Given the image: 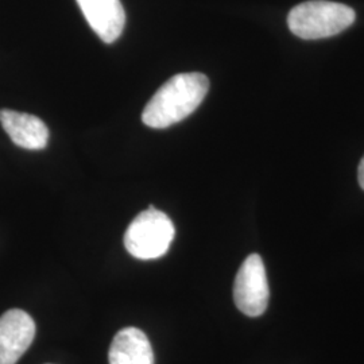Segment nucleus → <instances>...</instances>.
I'll return each mask as SVG.
<instances>
[{"label": "nucleus", "mask_w": 364, "mask_h": 364, "mask_svg": "<svg viewBox=\"0 0 364 364\" xmlns=\"http://www.w3.org/2000/svg\"><path fill=\"white\" fill-rule=\"evenodd\" d=\"M358 180H359V185L362 186L364 191V156L359 164V170H358Z\"/></svg>", "instance_id": "1a4fd4ad"}, {"label": "nucleus", "mask_w": 364, "mask_h": 364, "mask_svg": "<svg viewBox=\"0 0 364 364\" xmlns=\"http://www.w3.org/2000/svg\"><path fill=\"white\" fill-rule=\"evenodd\" d=\"M0 123L14 144L27 150L45 149L49 130L39 117L13 109L0 111Z\"/></svg>", "instance_id": "0eeeda50"}, {"label": "nucleus", "mask_w": 364, "mask_h": 364, "mask_svg": "<svg viewBox=\"0 0 364 364\" xmlns=\"http://www.w3.org/2000/svg\"><path fill=\"white\" fill-rule=\"evenodd\" d=\"M356 15L351 7L326 0L297 4L287 16L290 31L302 39L329 38L351 26Z\"/></svg>", "instance_id": "f03ea898"}, {"label": "nucleus", "mask_w": 364, "mask_h": 364, "mask_svg": "<svg viewBox=\"0 0 364 364\" xmlns=\"http://www.w3.org/2000/svg\"><path fill=\"white\" fill-rule=\"evenodd\" d=\"M36 323L21 309H10L0 316V364H16L31 346Z\"/></svg>", "instance_id": "39448f33"}, {"label": "nucleus", "mask_w": 364, "mask_h": 364, "mask_svg": "<svg viewBox=\"0 0 364 364\" xmlns=\"http://www.w3.org/2000/svg\"><path fill=\"white\" fill-rule=\"evenodd\" d=\"M269 296L264 263L258 254H251L242 263L235 278V305L248 317H258L266 311Z\"/></svg>", "instance_id": "20e7f679"}, {"label": "nucleus", "mask_w": 364, "mask_h": 364, "mask_svg": "<svg viewBox=\"0 0 364 364\" xmlns=\"http://www.w3.org/2000/svg\"><path fill=\"white\" fill-rule=\"evenodd\" d=\"M174 235L169 216L150 207L131 221L124 234V246L138 259H156L169 251Z\"/></svg>", "instance_id": "7ed1b4c3"}, {"label": "nucleus", "mask_w": 364, "mask_h": 364, "mask_svg": "<svg viewBox=\"0 0 364 364\" xmlns=\"http://www.w3.org/2000/svg\"><path fill=\"white\" fill-rule=\"evenodd\" d=\"M208 90V77L203 73L176 75L156 92L144 107V124L151 129H166L181 122L203 103Z\"/></svg>", "instance_id": "f257e3e1"}, {"label": "nucleus", "mask_w": 364, "mask_h": 364, "mask_svg": "<svg viewBox=\"0 0 364 364\" xmlns=\"http://www.w3.org/2000/svg\"><path fill=\"white\" fill-rule=\"evenodd\" d=\"M108 359L109 364H154V352L144 332L129 326L112 340Z\"/></svg>", "instance_id": "6e6552de"}, {"label": "nucleus", "mask_w": 364, "mask_h": 364, "mask_svg": "<svg viewBox=\"0 0 364 364\" xmlns=\"http://www.w3.org/2000/svg\"><path fill=\"white\" fill-rule=\"evenodd\" d=\"M92 30L105 43L115 42L123 33L126 13L120 0H77Z\"/></svg>", "instance_id": "423d86ee"}]
</instances>
